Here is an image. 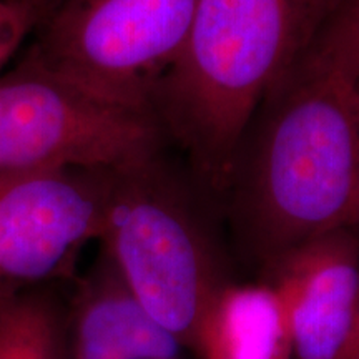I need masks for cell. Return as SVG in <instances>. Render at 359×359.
<instances>
[{"mask_svg": "<svg viewBox=\"0 0 359 359\" xmlns=\"http://www.w3.org/2000/svg\"><path fill=\"white\" fill-rule=\"evenodd\" d=\"M224 195L238 241L259 268L316 236L359 230L351 82L303 53L251 118Z\"/></svg>", "mask_w": 359, "mask_h": 359, "instance_id": "obj_1", "label": "cell"}, {"mask_svg": "<svg viewBox=\"0 0 359 359\" xmlns=\"http://www.w3.org/2000/svg\"><path fill=\"white\" fill-rule=\"evenodd\" d=\"M336 0H196L151 111L203 190L224 195L246 128L306 52Z\"/></svg>", "mask_w": 359, "mask_h": 359, "instance_id": "obj_2", "label": "cell"}, {"mask_svg": "<svg viewBox=\"0 0 359 359\" xmlns=\"http://www.w3.org/2000/svg\"><path fill=\"white\" fill-rule=\"evenodd\" d=\"M100 245L135 299L191 349L231 278L190 187L160 154L110 170Z\"/></svg>", "mask_w": 359, "mask_h": 359, "instance_id": "obj_3", "label": "cell"}, {"mask_svg": "<svg viewBox=\"0 0 359 359\" xmlns=\"http://www.w3.org/2000/svg\"><path fill=\"white\" fill-rule=\"evenodd\" d=\"M196 0H57L27 58L88 95L151 114ZM155 116V115H154Z\"/></svg>", "mask_w": 359, "mask_h": 359, "instance_id": "obj_4", "label": "cell"}, {"mask_svg": "<svg viewBox=\"0 0 359 359\" xmlns=\"http://www.w3.org/2000/svg\"><path fill=\"white\" fill-rule=\"evenodd\" d=\"M151 114L111 105L25 58L0 77V178L116 170L160 154Z\"/></svg>", "mask_w": 359, "mask_h": 359, "instance_id": "obj_5", "label": "cell"}, {"mask_svg": "<svg viewBox=\"0 0 359 359\" xmlns=\"http://www.w3.org/2000/svg\"><path fill=\"white\" fill-rule=\"evenodd\" d=\"M110 170L62 168L0 178V299L74 275L100 241Z\"/></svg>", "mask_w": 359, "mask_h": 359, "instance_id": "obj_6", "label": "cell"}, {"mask_svg": "<svg viewBox=\"0 0 359 359\" xmlns=\"http://www.w3.org/2000/svg\"><path fill=\"white\" fill-rule=\"evenodd\" d=\"M288 320L293 359H349L359 330V230H338L262 268Z\"/></svg>", "mask_w": 359, "mask_h": 359, "instance_id": "obj_7", "label": "cell"}, {"mask_svg": "<svg viewBox=\"0 0 359 359\" xmlns=\"http://www.w3.org/2000/svg\"><path fill=\"white\" fill-rule=\"evenodd\" d=\"M65 359H185L187 348L130 293L100 253L64 313Z\"/></svg>", "mask_w": 359, "mask_h": 359, "instance_id": "obj_8", "label": "cell"}, {"mask_svg": "<svg viewBox=\"0 0 359 359\" xmlns=\"http://www.w3.org/2000/svg\"><path fill=\"white\" fill-rule=\"evenodd\" d=\"M198 359H293L288 320L268 281H226L196 327Z\"/></svg>", "mask_w": 359, "mask_h": 359, "instance_id": "obj_9", "label": "cell"}, {"mask_svg": "<svg viewBox=\"0 0 359 359\" xmlns=\"http://www.w3.org/2000/svg\"><path fill=\"white\" fill-rule=\"evenodd\" d=\"M52 288L0 299V359H65V302Z\"/></svg>", "mask_w": 359, "mask_h": 359, "instance_id": "obj_10", "label": "cell"}, {"mask_svg": "<svg viewBox=\"0 0 359 359\" xmlns=\"http://www.w3.org/2000/svg\"><path fill=\"white\" fill-rule=\"evenodd\" d=\"M304 55L338 72L348 82L359 75V0H336Z\"/></svg>", "mask_w": 359, "mask_h": 359, "instance_id": "obj_11", "label": "cell"}, {"mask_svg": "<svg viewBox=\"0 0 359 359\" xmlns=\"http://www.w3.org/2000/svg\"><path fill=\"white\" fill-rule=\"evenodd\" d=\"M37 17L29 8L0 0V70L19 50L29 32L37 27Z\"/></svg>", "mask_w": 359, "mask_h": 359, "instance_id": "obj_12", "label": "cell"}, {"mask_svg": "<svg viewBox=\"0 0 359 359\" xmlns=\"http://www.w3.org/2000/svg\"><path fill=\"white\" fill-rule=\"evenodd\" d=\"M8 2L19 4V6H22V7L29 8V11L32 12L34 15L37 17V20L40 22L45 13H47L53 7V4H55L57 0H8Z\"/></svg>", "mask_w": 359, "mask_h": 359, "instance_id": "obj_13", "label": "cell"}, {"mask_svg": "<svg viewBox=\"0 0 359 359\" xmlns=\"http://www.w3.org/2000/svg\"><path fill=\"white\" fill-rule=\"evenodd\" d=\"M351 88H353L354 98H356V103H358V107H359V75L351 82Z\"/></svg>", "mask_w": 359, "mask_h": 359, "instance_id": "obj_14", "label": "cell"}, {"mask_svg": "<svg viewBox=\"0 0 359 359\" xmlns=\"http://www.w3.org/2000/svg\"><path fill=\"white\" fill-rule=\"evenodd\" d=\"M349 359H359V330H358V336H356V343H354L351 358Z\"/></svg>", "mask_w": 359, "mask_h": 359, "instance_id": "obj_15", "label": "cell"}]
</instances>
